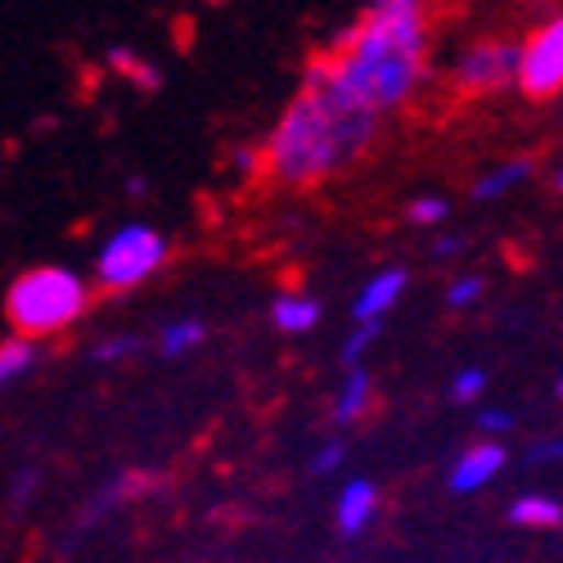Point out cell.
<instances>
[{"mask_svg":"<svg viewBox=\"0 0 563 563\" xmlns=\"http://www.w3.org/2000/svg\"><path fill=\"white\" fill-rule=\"evenodd\" d=\"M433 55V14L419 0H374L361 19L320 55L334 86L365 109L369 118H388L406 109L429 77Z\"/></svg>","mask_w":563,"mask_h":563,"instance_id":"6da1fadb","label":"cell"},{"mask_svg":"<svg viewBox=\"0 0 563 563\" xmlns=\"http://www.w3.org/2000/svg\"><path fill=\"white\" fill-rule=\"evenodd\" d=\"M374 135H379V118H369L343 96L324 59H311L302 86L266 131L257 154L271 180L289 185V190H311V185L356 167L369 154Z\"/></svg>","mask_w":563,"mask_h":563,"instance_id":"7a4b0ae2","label":"cell"},{"mask_svg":"<svg viewBox=\"0 0 563 563\" xmlns=\"http://www.w3.org/2000/svg\"><path fill=\"white\" fill-rule=\"evenodd\" d=\"M90 279L73 266H32L23 271L10 294H5V320L14 324V334L27 343H41L51 334H64L90 311Z\"/></svg>","mask_w":563,"mask_h":563,"instance_id":"3957f363","label":"cell"},{"mask_svg":"<svg viewBox=\"0 0 563 563\" xmlns=\"http://www.w3.org/2000/svg\"><path fill=\"white\" fill-rule=\"evenodd\" d=\"M172 257L167 234L150 221H126L104 234V244L96 253V285L104 294H131L145 279H154Z\"/></svg>","mask_w":563,"mask_h":563,"instance_id":"277c9868","label":"cell"},{"mask_svg":"<svg viewBox=\"0 0 563 563\" xmlns=\"http://www.w3.org/2000/svg\"><path fill=\"white\" fill-rule=\"evenodd\" d=\"M514 90H523L528 100L563 96V10L532 23L528 36L514 41Z\"/></svg>","mask_w":563,"mask_h":563,"instance_id":"5b68a950","label":"cell"},{"mask_svg":"<svg viewBox=\"0 0 563 563\" xmlns=\"http://www.w3.org/2000/svg\"><path fill=\"white\" fill-rule=\"evenodd\" d=\"M158 487H163V474H158V468H118V474H109L96 492L86 496V505L73 514V523H68V537H64L59 554H73V550H77L90 532H96L100 523H109L113 514H122L126 505L154 496Z\"/></svg>","mask_w":563,"mask_h":563,"instance_id":"8992f818","label":"cell"},{"mask_svg":"<svg viewBox=\"0 0 563 563\" xmlns=\"http://www.w3.org/2000/svg\"><path fill=\"white\" fill-rule=\"evenodd\" d=\"M514 41L509 36H478L468 41L451 64V86L460 96L478 100V96H496V90L514 86Z\"/></svg>","mask_w":563,"mask_h":563,"instance_id":"52a82bcc","label":"cell"},{"mask_svg":"<svg viewBox=\"0 0 563 563\" xmlns=\"http://www.w3.org/2000/svg\"><path fill=\"white\" fill-rule=\"evenodd\" d=\"M505 460H509V451H505V442H474V446H464L460 451V460L451 464V492L455 496H474V492H483V487H492L500 474H505Z\"/></svg>","mask_w":563,"mask_h":563,"instance_id":"ba28073f","label":"cell"},{"mask_svg":"<svg viewBox=\"0 0 563 563\" xmlns=\"http://www.w3.org/2000/svg\"><path fill=\"white\" fill-rule=\"evenodd\" d=\"M410 285V275L401 266H384V271H374L365 285L356 289V302H352V316L356 324H384V316H393V307L401 302Z\"/></svg>","mask_w":563,"mask_h":563,"instance_id":"9c48e42d","label":"cell"},{"mask_svg":"<svg viewBox=\"0 0 563 563\" xmlns=\"http://www.w3.org/2000/svg\"><path fill=\"white\" fill-rule=\"evenodd\" d=\"M379 519V487L369 478H347L339 487V500H334V523L339 532L352 541V537H365V528Z\"/></svg>","mask_w":563,"mask_h":563,"instance_id":"30bf717a","label":"cell"},{"mask_svg":"<svg viewBox=\"0 0 563 563\" xmlns=\"http://www.w3.org/2000/svg\"><path fill=\"white\" fill-rule=\"evenodd\" d=\"M271 324L279 334H289V339L311 334L320 324V302L311 294H302V289H285V294H275V302H271Z\"/></svg>","mask_w":563,"mask_h":563,"instance_id":"8fae6325","label":"cell"},{"mask_svg":"<svg viewBox=\"0 0 563 563\" xmlns=\"http://www.w3.org/2000/svg\"><path fill=\"white\" fill-rule=\"evenodd\" d=\"M374 410V379L369 369L356 365V369H343V388L334 393V406H330V419L334 424H356Z\"/></svg>","mask_w":563,"mask_h":563,"instance_id":"7c38bea8","label":"cell"},{"mask_svg":"<svg viewBox=\"0 0 563 563\" xmlns=\"http://www.w3.org/2000/svg\"><path fill=\"white\" fill-rule=\"evenodd\" d=\"M509 523H514V528H528V532H550V528L563 523V500H554V496H545V492L514 496Z\"/></svg>","mask_w":563,"mask_h":563,"instance_id":"4fadbf2b","label":"cell"},{"mask_svg":"<svg viewBox=\"0 0 563 563\" xmlns=\"http://www.w3.org/2000/svg\"><path fill=\"white\" fill-rule=\"evenodd\" d=\"M104 64H109L118 77H126L135 90H145V96H154V90L163 86L158 64H150L140 51H131V45H109V51H104Z\"/></svg>","mask_w":563,"mask_h":563,"instance_id":"5bb4252c","label":"cell"},{"mask_svg":"<svg viewBox=\"0 0 563 563\" xmlns=\"http://www.w3.org/2000/svg\"><path fill=\"white\" fill-rule=\"evenodd\" d=\"M528 176H532V163H528V158H509V163H500V167H492V172H483V176L474 180V199H478V203H496V199H505V195L519 190Z\"/></svg>","mask_w":563,"mask_h":563,"instance_id":"9a60e30c","label":"cell"},{"mask_svg":"<svg viewBox=\"0 0 563 563\" xmlns=\"http://www.w3.org/2000/svg\"><path fill=\"white\" fill-rule=\"evenodd\" d=\"M203 339H208V324L199 316H176L158 330V352L180 361V356H190L195 347H203Z\"/></svg>","mask_w":563,"mask_h":563,"instance_id":"2e32d148","label":"cell"},{"mask_svg":"<svg viewBox=\"0 0 563 563\" xmlns=\"http://www.w3.org/2000/svg\"><path fill=\"white\" fill-rule=\"evenodd\" d=\"M36 361H41V347L19 339V334H10L5 343H0V393L14 388L19 379H27V374L36 369Z\"/></svg>","mask_w":563,"mask_h":563,"instance_id":"e0dca14e","label":"cell"},{"mask_svg":"<svg viewBox=\"0 0 563 563\" xmlns=\"http://www.w3.org/2000/svg\"><path fill=\"white\" fill-rule=\"evenodd\" d=\"M451 401L455 406H474V401H483V393H487V369L483 365H460L455 374H451Z\"/></svg>","mask_w":563,"mask_h":563,"instance_id":"ac0fdd59","label":"cell"},{"mask_svg":"<svg viewBox=\"0 0 563 563\" xmlns=\"http://www.w3.org/2000/svg\"><path fill=\"white\" fill-rule=\"evenodd\" d=\"M487 298V279L474 275V271H464L451 279V289H446V307L451 311H468V307H478Z\"/></svg>","mask_w":563,"mask_h":563,"instance_id":"d6986e66","label":"cell"},{"mask_svg":"<svg viewBox=\"0 0 563 563\" xmlns=\"http://www.w3.org/2000/svg\"><path fill=\"white\" fill-rule=\"evenodd\" d=\"M343 460H347V442L343 438H324L311 451V474L316 478H330V474H339V468H343Z\"/></svg>","mask_w":563,"mask_h":563,"instance_id":"ffe728a7","label":"cell"},{"mask_svg":"<svg viewBox=\"0 0 563 563\" xmlns=\"http://www.w3.org/2000/svg\"><path fill=\"white\" fill-rule=\"evenodd\" d=\"M384 324H356V330L343 339V369H356L365 365V352L374 347V339H379Z\"/></svg>","mask_w":563,"mask_h":563,"instance_id":"44dd1931","label":"cell"},{"mask_svg":"<svg viewBox=\"0 0 563 563\" xmlns=\"http://www.w3.org/2000/svg\"><path fill=\"white\" fill-rule=\"evenodd\" d=\"M415 225H442L451 217V199L446 195H419L410 199V212H406Z\"/></svg>","mask_w":563,"mask_h":563,"instance_id":"7402d4cb","label":"cell"},{"mask_svg":"<svg viewBox=\"0 0 563 563\" xmlns=\"http://www.w3.org/2000/svg\"><path fill=\"white\" fill-rule=\"evenodd\" d=\"M135 352H140V339H135V334H109V339L96 343L90 361H96V365H118V361H126V356H135Z\"/></svg>","mask_w":563,"mask_h":563,"instance_id":"603a6c76","label":"cell"},{"mask_svg":"<svg viewBox=\"0 0 563 563\" xmlns=\"http://www.w3.org/2000/svg\"><path fill=\"white\" fill-rule=\"evenodd\" d=\"M509 429H514V410H505V406H483L478 410V433L487 442H500Z\"/></svg>","mask_w":563,"mask_h":563,"instance_id":"cb8c5ba5","label":"cell"},{"mask_svg":"<svg viewBox=\"0 0 563 563\" xmlns=\"http://www.w3.org/2000/svg\"><path fill=\"white\" fill-rule=\"evenodd\" d=\"M36 487H41V468H23V474H14V483H10V505H14V509H27L32 496H36Z\"/></svg>","mask_w":563,"mask_h":563,"instance_id":"d4e9b609","label":"cell"},{"mask_svg":"<svg viewBox=\"0 0 563 563\" xmlns=\"http://www.w3.org/2000/svg\"><path fill=\"white\" fill-rule=\"evenodd\" d=\"M528 455H532L537 464H545V460H563V433H559V438H545V442H537Z\"/></svg>","mask_w":563,"mask_h":563,"instance_id":"484cf974","label":"cell"},{"mask_svg":"<svg viewBox=\"0 0 563 563\" xmlns=\"http://www.w3.org/2000/svg\"><path fill=\"white\" fill-rule=\"evenodd\" d=\"M234 167H240L244 176H253V172H262V154L257 150H234Z\"/></svg>","mask_w":563,"mask_h":563,"instance_id":"4316f807","label":"cell"},{"mask_svg":"<svg viewBox=\"0 0 563 563\" xmlns=\"http://www.w3.org/2000/svg\"><path fill=\"white\" fill-rule=\"evenodd\" d=\"M464 253V240L460 234H442V240L433 244V257H460Z\"/></svg>","mask_w":563,"mask_h":563,"instance_id":"83f0119b","label":"cell"},{"mask_svg":"<svg viewBox=\"0 0 563 563\" xmlns=\"http://www.w3.org/2000/svg\"><path fill=\"white\" fill-rule=\"evenodd\" d=\"M126 190H131V195H145L150 185H145V176H131V180H126Z\"/></svg>","mask_w":563,"mask_h":563,"instance_id":"f1b7e54d","label":"cell"},{"mask_svg":"<svg viewBox=\"0 0 563 563\" xmlns=\"http://www.w3.org/2000/svg\"><path fill=\"white\" fill-rule=\"evenodd\" d=\"M554 190H559V195H563V167H559V172H554Z\"/></svg>","mask_w":563,"mask_h":563,"instance_id":"f546056e","label":"cell"},{"mask_svg":"<svg viewBox=\"0 0 563 563\" xmlns=\"http://www.w3.org/2000/svg\"><path fill=\"white\" fill-rule=\"evenodd\" d=\"M554 393H559V401H563V374H559V384H554Z\"/></svg>","mask_w":563,"mask_h":563,"instance_id":"4dcf8cb0","label":"cell"}]
</instances>
